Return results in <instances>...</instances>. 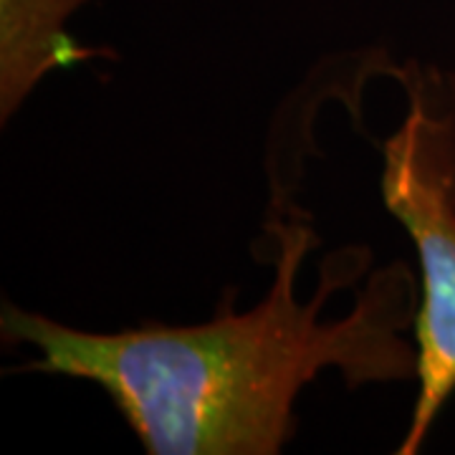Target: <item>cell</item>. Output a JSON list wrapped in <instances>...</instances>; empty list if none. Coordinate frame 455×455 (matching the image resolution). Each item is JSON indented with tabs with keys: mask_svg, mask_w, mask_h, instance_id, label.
<instances>
[{
	"mask_svg": "<svg viewBox=\"0 0 455 455\" xmlns=\"http://www.w3.org/2000/svg\"><path fill=\"white\" fill-rule=\"evenodd\" d=\"M86 0H0L3 13V116L23 101L41 74L94 56L64 33L66 16Z\"/></svg>",
	"mask_w": 455,
	"mask_h": 455,
	"instance_id": "3957f363",
	"label": "cell"
},
{
	"mask_svg": "<svg viewBox=\"0 0 455 455\" xmlns=\"http://www.w3.org/2000/svg\"><path fill=\"white\" fill-rule=\"evenodd\" d=\"M276 235V278L256 309L223 304L208 324H152L99 334L5 304L3 339L33 344V372L89 379L112 397L149 455H276L293 438V403L324 370L347 387L418 379V347L403 329L418 316L403 260L379 268L357 304L322 322L329 293L367 268L370 248L324 260L314 299H296L301 260L314 233L301 223H268Z\"/></svg>",
	"mask_w": 455,
	"mask_h": 455,
	"instance_id": "6da1fadb",
	"label": "cell"
},
{
	"mask_svg": "<svg viewBox=\"0 0 455 455\" xmlns=\"http://www.w3.org/2000/svg\"><path fill=\"white\" fill-rule=\"evenodd\" d=\"M407 114L382 145V200L407 228L423 274L415 316L418 400L400 455H415L455 392V84L410 66Z\"/></svg>",
	"mask_w": 455,
	"mask_h": 455,
	"instance_id": "7a4b0ae2",
	"label": "cell"
}]
</instances>
